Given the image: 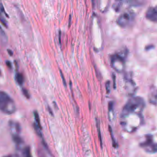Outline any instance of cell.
Listing matches in <instances>:
<instances>
[{
	"mask_svg": "<svg viewBox=\"0 0 157 157\" xmlns=\"http://www.w3.org/2000/svg\"><path fill=\"white\" fill-rule=\"evenodd\" d=\"M6 64L7 65V67L8 68H10V69H12V63H11V61H7L6 62Z\"/></svg>",
	"mask_w": 157,
	"mask_h": 157,
	"instance_id": "obj_23",
	"label": "cell"
},
{
	"mask_svg": "<svg viewBox=\"0 0 157 157\" xmlns=\"http://www.w3.org/2000/svg\"><path fill=\"white\" fill-rule=\"evenodd\" d=\"M33 126H34V130H35V131H36V133L38 135L39 137H41L42 138V133L41 132V129L36 124V123H34V124H33Z\"/></svg>",
	"mask_w": 157,
	"mask_h": 157,
	"instance_id": "obj_16",
	"label": "cell"
},
{
	"mask_svg": "<svg viewBox=\"0 0 157 157\" xmlns=\"http://www.w3.org/2000/svg\"><path fill=\"white\" fill-rule=\"evenodd\" d=\"M7 52H8V54L10 55V56H12L13 54V53L11 50V49H7Z\"/></svg>",
	"mask_w": 157,
	"mask_h": 157,
	"instance_id": "obj_24",
	"label": "cell"
},
{
	"mask_svg": "<svg viewBox=\"0 0 157 157\" xmlns=\"http://www.w3.org/2000/svg\"><path fill=\"white\" fill-rule=\"evenodd\" d=\"M22 93H23V95H24V96L27 99L30 98V95H29V92L28 90L27 89H26V88H23L22 89Z\"/></svg>",
	"mask_w": 157,
	"mask_h": 157,
	"instance_id": "obj_18",
	"label": "cell"
},
{
	"mask_svg": "<svg viewBox=\"0 0 157 157\" xmlns=\"http://www.w3.org/2000/svg\"><path fill=\"white\" fill-rule=\"evenodd\" d=\"M125 85L128 91L131 92V93H134L136 89V87L134 82L132 79L127 78L126 80Z\"/></svg>",
	"mask_w": 157,
	"mask_h": 157,
	"instance_id": "obj_9",
	"label": "cell"
},
{
	"mask_svg": "<svg viewBox=\"0 0 157 157\" xmlns=\"http://www.w3.org/2000/svg\"><path fill=\"white\" fill-rule=\"evenodd\" d=\"M60 72L61 77L62 78L63 81V84H64V86H66V81H65V78H64V76H63V74L62 72H61V71H60Z\"/></svg>",
	"mask_w": 157,
	"mask_h": 157,
	"instance_id": "obj_22",
	"label": "cell"
},
{
	"mask_svg": "<svg viewBox=\"0 0 157 157\" xmlns=\"http://www.w3.org/2000/svg\"><path fill=\"white\" fill-rule=\"evenodd\" d=\"M48 111L49 112L50 114L51 115H52V116H53V112H52V111L51 109V108H49V107L48 108Z\"/></svg>",
	"mask_w": 157,
	"mask_h": 157,
	"instance_id": "obj_26",
	"label": "cell"
},
{
	"mask_svg": "<svg viewBox=\"0 0 157 157\" xmlns=\"http://www.w3.org/2000/svg\"><path fill=\"white\" fill-rule=\"evenodd\" d=\"M9 125L12 131V134H19L21 132V126L17 122L11 120L9 121Z\"/></svg>",
	"mask_w": 157,
	"mask_h": 157,
	"instance_id": "obj_7",
	"label": "cell"
},
{
	"mask_svg": "<svg viewBox=\"0 0 157 157\" xmlns=\"http://www.w3.org/2000/svg\"><path fill=\"white\" fill-rule=\"evenodd\" d=\"M127 54L128 51L124 49L112 55L111 58L112 67L116 72L121 73L124 70Z\"/></svg>",
	"mask_w": 157,
	"mask_h": 157,
	"instance_id": "obj_3",
	"label": "cell"
},
{
	"mask_svg": "<svg viewBox=\"0 0 157 157\" xmlns=\"http://www.w3.org/2000/svg\"><path fill=\"white\" fill-rule=\"evenodd\" d=\"M139 145L147 153L149 154L157 153V143L155 142L154 137L151 135H146L145 140L140 143Z\"/></svg>",
	"mask_w": 157,
	"mask_h": 157,
	"instance_id": "obj_5",
	"label": "cell"
},
{
	"mask_svg": "<svg viewBox=\"0 0 157 157\" xmlns=\"http://www.w3.org/2000/svg\"><path fill=\"white\" fill-rule=\"evenodd\" d=\"M0 21H1V23H2V24L5 26L6 27H7V22H6L5 19L3 17L1 13H0Z\"/></svg>",
	"mask_w": 157,
	"mask_h": 157,
	"instance_id": "obj_19",
	"label": "cell"
},
{
	"mask_svg": "<svg viewBox=\"0 0 157 157\" xmlns=\"http://www.w3.org/2000/svg\"><path fill=\"white\" fill-rule=\"evenodd\" d=\"M0 33H1L2 35H3V36L4 35H5L4 31V30H3L2 28V27L1 26H0Z\"/></svg>",
	"mask_w": 157,
	"mask_h": 157,
	"instance_id": "obj_25",
	"label": "cell"
},
{
	"mask_svg": "<svg viewBox=\"0 0 157 157\" xmlns=\"http://www.w3.org/2000/svg\"><path fill=\"white\" fill-rule=\"evenodd\" d=\"M146 17L150 21L157 23V5L149 7L147 11Z\"/></svg>",
	"mask_w": 157,
	"mask_h": 157,
	"instance_id": "obj_6",
	"label": "cell"
},
{
	"mask_svg": "<svg viewBox=\"0 0 157 157\" xmlns=\"http://www.w3.org/2000/svg\"><path fill=\"white\" fill-rule=\"evenodd\" d=\"M13 100L6 92L0 90V111L4 114L11 115L16 111Z\"/></svg>",
	"mask_w": 157,
	"mask_h": 157,
	"instance_id": "obj_2",
	"label": "cell"
},
{
	"mask_svg": "<svg viewBox=\"0 0 157 157\" xmlns=\"http://www.w3.org/2000/svg\"><path fill=\"white\" fill-rule=\"evenodd\" d=\"M1 75H2V73H1V71L0 70V76H1Z\"/></svg>",
	"mask_w": 157,
	"mask_h": 157,
	"instance_id": "obj_29",
	"label": "cell"
},
{
	"mask_svg": "<svg viewBox=\"0 0 157 157\" xmlns=\"http://www.w3.org/2000/svg\"><path fill=\"white\" fill-rule=\"evenodd\" d=\"M96 125H97V131L98 132V136L99 140L100 143L101 147H102V138H101V132L100 128L99 121L98 120H96Z\"/></svg>",
	"mask_w": 157,
	"mask_h": 157,
	"instance_id": "obj_12",
	"label": "cell"
},
{
	"mask_svg": "<svg viewBox=\"0 0 157 157\" xmlns=\"http://www.w3.org/2000/svg\"><path fill=\"white\" fill-rule=\"evenodd\" d=\"M15 157H19V156L18 155H16L15 156Z\"/></svg>",
	"mask_w": 157,
	"mask_h": 157,
	"instance_id": "obj_28",
	"label": "cell"
},
{
	"mask_svg": "<svg viewBox=\"0 0 157 157\" xmlns=\"http://www.w3.org/2000/svg\"><path fill=\"white\" fill-rule=\"evenodd\" d=\"M113 107V101H110L109 103V110L110 112L112 110Z\"/></svg>",
	"mask_w": 157,
	"mask_h": 157,
	"instance_id": "obj_21",
	"label": "cell"
},
{
	"mask_svg": "<svg viewBox=\"0 0 157 157\" xmlns=\"http://www.w3.org/2000/svg\"><path fill=\"white\" fill-rule=\"evenodd\" d=\"M3 157H12V156L10 155H9L5 156H4Z\"/></svg>",
	"mask_w": 157,
	"mask_h": 157,
	"instance_id": "obj_27",
	"label": "cell"
},
{
	"mask_svg": "<svg viewBox=\"0 0 157 157\" xmlns=\"http://www.w3.org/2000/svg\"><path fill=\"white\" fill-rule=\"evenodd\" d=\"M123 3L121 1H116L113 3V7L116 12H119L122 7Z\"/></svg>",
	"mask_w": 157,
	"mask_h": 157,
	"instance_id": "obj_13",
	"label": "cell"
},
{
	"mask_svg": "<svg viewBox=\"0 0 157 157\" xmlns=\"http://www.w3.org/2000/svg\"><path fill=\"white\" fill-rule=\"evenodd\" d=\"M110 83L109 81H108L107 82V83H106V90H107V93H109L110 91Z\"/></svg>",
	"mask_w": 157,
	"mask_h": 157,
	"instance_id": "obj_20",
	"label": "cell"
},
{
	"mask_svg": "<svg viewBox=\"0 0 157 157\" xmlns=\"http://www.w3.org/2000/svg\"><path fill=\"white\" fill-rule=\"evenodd\" d=\"M136 14L133 11L129 10L125 11L120 15L117 19V23L123 28L132 26L135 19Z\"/></svg>",
	"mask_w": 157,
	"mask_h": 157,
	"instance_id": "obj_4",
	"label": "cell"
},
{
	"mask_svg": "<svg viewBox=\"0 0 157 157\" xmlns=\"http://www.w3.org/2000/svg\"><path fill=\"white\" fill-rule=\"evenodd\" d=\"M12 139L13 141L15 144L16 146L19 148L21 145H22L24 141L22 138L20 137L19 134H12Z\"/></svg>",
	"mask_w": 157,
	"mask_h": 157,
	"instance_id": "obj_10",
	"label": "cell"
},
{
	"mask_svg": "<svg viewBox=\"0 0 157 157\" xmlns=\"http://www.w3.org/2000/svg\"><path fill=\"white\" fill-rule=\"evenodd\" d=\"M149 101L153 105H157V88H154L149 95Z\"/></svg>",
	"mask_w": 157,
	"mask_h": 157,
	"instance_id": "obj_8",
	"label": "cell"
},
{
	"mask_svg": "<svg viewBox=\"0 0 157 157\" xmlns=\"http://www.w3.org/2000/svg\"><path fill=\"white\" fill-rule=\"evenodd\" d=\"M34 118H35L36 123H35L41 129V124H40V119L39 115L36 111H35L34 112Z\"/></svg>",
	"mask_w": 157,
	"mask_h": 157,
	"instance_id": "obj_15",
	"label": "cell"
},
{
	"mask_svg": "<svg viewBox=\"0 0 157 157\" xmlns=\"http://www.w3.org/2000/svg\"><path fill=\"white\" fill-rule=\"evenodd\" d=\"M16 81L19 85L22 86L25 82V77L23 74L20 73H17L15 75Z\"/></svg>",
	"mask_w": 157,
	"mask_h": 157,
	"instance_id": "obj_11",
	"label": "cell"
},
{
	"mask_svg": "<svg viewBox=\"0 0 157 157\" xmlns=\"http://www.w3.org/2000/svg\"><path fill=\"white\" fill-rule=\"evenodd\" d=\"M23 157H33L31 155V150L29 147H26L23 150Z\"/></svg>",
	"mask_w": 157,
	"mask_h": 157,
	"instance_id": "obj_14",
	"label": "cell"
},
{
	"mask_svg": "<svg viewBox=\"0 0 157 157\" xmlns=\"http://www.w3.org/2000/svg\"><path fill=\"white\" fill-rule=\"evenodd\" d=\"M109 131L110 134L111 136L112 140L113 146L114 148H116L117 147V144L116 143L115 140H114V136L113 135V130L112 127L110 126H109Z\"/></svg>",
	"mask_w": 157,
	"mask_h": 157,
	"instance_id": "obj_17",
	"label": "cell"
},
{
	"mask_svg": "<svg viewBox=\"0 0 157 157\" xmlns=\"http://www.w3.org/2000/svg\"><path fill=\"white\" fill-rule=\"evenodd\" d=\"M145 105V102L143 98L139 96L132 97L124 107L121 116L125 118L131 114L141 115Z\"/></svg>",
	"mask_w": 157,
	"mask_h": 157,
	"instance_id": "obj_1",
	"label": "cell"
}]
</instances>
